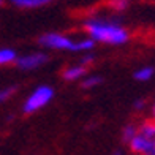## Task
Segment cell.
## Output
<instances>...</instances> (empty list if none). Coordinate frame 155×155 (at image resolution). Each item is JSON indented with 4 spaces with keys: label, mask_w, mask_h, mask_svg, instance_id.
<instances>
[{
    "label": "cell",
    "mask_w": 155,
    "mask_h": 155,
    "mask_svg": "<svg viewBox=\"0 0 155 155\" xmlns=\"http://www.w3.org/2000/svg\"><path fill=\"white\" fill-rule=\"evenodd\" d=\"M125 6H127V0H114L112 2V8L116 10H125Z\"/></svg>",
    "instance_id": "obj_15"
},
{
    "label": "cell",
    "mask_w": 155,
    "mask_h": 155,
    "mask_svg": "<svg viewBox=\"0 0 155 155\" xmlns=\"http://www.w3.org/2000/svg\"><path fill=\"white\" fill-rule=\"evenodd\" d=\"M152 120L155 122V103H153V106H152Z\"/></svg>",
    "instance_id": "obj_17"
},
{
    "label": "cell",
    "mask_w": 155,
    "mask_h": 155,
    "mask_svg": "<svg viewBox=\"0 0 155 155\" xmlns=\"http://www.w3.org/2000/svg\"><path fill=\"white\" fill-rule=\"evenodd\" d=\"M15 92H16V86H8V87L0 89V104L5 103L6 100H10L15 95Z\"/></svg>",
    "instance_id": "obj_13"
},
{
    "label": "cell",
    "mask_w": 155,
    "mask_h": 155,
    "mask_svg": "<svg viewBox=\"0 0 155 155\" xmlns=\"http://www.w3.org/2000/svg\"><path fill=\"white\" fill-rule=\"evenodd\" d=\"M112 155H122V152H119V150H117V152H114Z\"/></svg>",
    "instance_id": "obj_18"
},
{
    "label": "cell",
    "mask_w": 155,
    "mask_h": 155,
    "mask_svg": "<svg viewBox=\"0 0 155 155\" xmlns=\"http://www.w3.org/2000/svg\"><path fill=\"white\" fill-rule=\"evenodd\" d=\"M133 106H135L136 111H141L146 108V100H143V98H138V100H135V103H133Z\"/></svg>",
    "instance_id": "obj_16"
},
{
    "label": "cell",
    "mask_w": 155,
    "mask_h": 155,
    "mask_svg": "<svg viewBox=\"0 0 155 155\" xmlns=\"http://www.w3.org/2000/svg\"><path fill=\"white\" fill-rule=\"evenodd\" d=\"M63 79L65 81H78V79H82L86 76V67L82 65H73V67H68L65 71L62 73Z\"/></svg>",
    "instance_id": "obj_6"
},
{
    "label": "cell",
    "mask_w": 155,
    "mask_h": 155,
    "mask_svg": "<svg viewBox=\"0 0 155 155\" xmlns=\"http://www.w3.org/2000/svg\"><path fill=\"white\" fill-rule=\"evenodd\" d=\"M153 68L152 67H143V68H138L135 71V79L136 81H141V82H146V81H150L152 76H153Z\"/></svg>",
    "instance_id": "obj_9"
},
{
    "label": "cell",
    "mask_w": 155,
    "mask_h": 155,
    "mask_svg": "<svg viewBox=\"0 0 155 155\" xmlns=\"http://www.w3.org/2000/svg\"><path fill=\"white\" fill-rule=\"evenodd\" d=\"M40 45L48 49H57V51H71L76 52V41L71 40L67 35H62L57 32H49L40 37Z\"/></svg>",
    "instance_id": "obj_4"
},
{
    "label": "cell",
    "mask_w": 155,
    "mask_h": 155,
    "mask_svg": "<svg viewBox=\"0 0 155 155\" xmlns=\"http://www.w3.org/2000/svg\"><path fill=\"white\" fill-rule=\"evenodd\" d=\"M84 29L87 30L90 40H94L95 43L120 46V45H125L130 38V33L122 25H119L116 22H109V21H103V19L86 21Z\"/></svg>",
    "instance_id": "obj_1"
},
{
    "label": "cell",
    "mask_w": 155,
    "mask_h": 155,
    "mask_svg": "<svg viewBox=\"0 0 155 155\" xmlns=\"http://www.w3.org/2000/svg\"><path fill=\"white\" fill-rule=\"evenodd\" d=\"M101 82H103L101 76H98V74H92V76H84V78H82L81 86H82V89L90 90V89H94V87H97V86H100Z\"/></svg>",
    "instance_id": "obj_10"
},
{
    "label": "cell",
    "mask_w": 155,
    "mask_h": 155,
    "mask_svg": "<svg viewBox=\"0 0 155 155\" xmlns=\"http://www.w3.org/2000/svg\"><path fill=\"white\" fill-rule=\"evenodd\" d=\"M95 46V41L86 38V40H81V41H76V52H90Z\"/></svg>",
    "instance_id": "obj_11"
},
{
    "label": "cell",
    "mask_w": 155,
    "mask_h": 155,
    "mask_svg": "<svg viewBox=\"0 0 155 155\" xmlns=\"http://www.w3.org/2000/svg\"><path fill=\"white\" fill-rule=\"evenodd\" d=\"M48 62V55L45 52H32V54H25L16 59V65L19 70L24 71H30V70H37L40 67H43Z\"/></svg>",
    "instance_id": "obj_5"
},
{
    "label": "cell",
    "mask_w": 155,
    "mask_h": 155,
    "mask_svg": "<svg viewBox=\"0 0 155 155\" xmlns=\"http://www.w3.org/2000/svg\"><path fill=\"white\" fill-rule=\"evenodd\" d=\"M0 5H3V0H0Z\"/></svg>",
    "instance_id": "obj_19"
},
{
    "label": "cell",
    "mask_w": 155,
    "mask_h": 155,
    "mask_svg": "<svg viewBox=\"0 0 155 155\" xmlns=\"http://www.w3.org/2000/svg\"><path fill=\"white\" fill-rule=\"evenodd\" d=\"M128 146L136 155H155V122L147 120L138 127L136 135L130 139Z\"/></svg>",
    "instance_id": "obj_2"
},
{
    "label": "cell",
    "mask_w": 155,
    "mask_h": 155,
    "mask_svg": "<svg viewBox=\"0 0 155 155\" xmlns=\"http://www.w3.org/2000/svg\"><path fill=\"white\" fill-rule=\"evenodd\" d=\"M95 60V55L92 54V52H86L81 57V62H79V65H82V67H87V65H90Z\"/></svg>",
    "instance_id": "obj_14"
},
{
    "label": "cell",
    "mask_w": 155,
    "mask_h": 155,
    "mask_svg": "<svg viewBox=\"0 0 155 155\" xmlns=\"http://www.w3.org/2000/svg\"><path fill=\"white\" fill-rule=\"evenodd\" d=\"M54 95H55V92L51 86L41 84L37 89H33L32 94L25 98V101L22 104V111L25 114H35V112H38L45 106H48L54 98Z\"/></svg>",
    "instance_id": "obj_3"
},
{
    "label": "cell",
    "mask_w": 155,
    "mask_h": 155,
    "mask_svg": "<svg viewBox=\"0 0 155 155\" xmlns=\"http://www.w3.org/2000/svg\"><path fill=\"white\" fill-rule=\"evenodd\" d=\"M51 2L52 0H11V3L19 8H40Z\"/></svg>",
    "instance_id": "obj_7"
},
{
    "label": "cell",
    "mask_w": 155,
    "mask_h": 155,
    "mask_svg": "<svg viewBox=\"0 0 155 155\" xmlns=\"http://www.w3.org/2000/svg\"><path fill=\"white\" fill-rule=\"evenodd\" d=\"M136 131H138V127L136 125H133V124L125 125L124 130H122V139L125 141V143H130V139L136 135Z\"/></svg>",
    "instance_id": "obj_12"
},
{
    "label": "cell",
    "mask_w": 155,
    "mask_h": 155,
    "mask_svg": "<svg viewBox=\"0 0 155 155\" xmlns=\"http://www.w3.org/2000/svg\"><path fill=\"white\" fill-rule=\"evenodd\" d=\"M18 54L15 49L11 48H0V67L3 65H10V63L16 62Z\"/></svg>",
    "instance_id": "obj_8"
}]
</instances>
